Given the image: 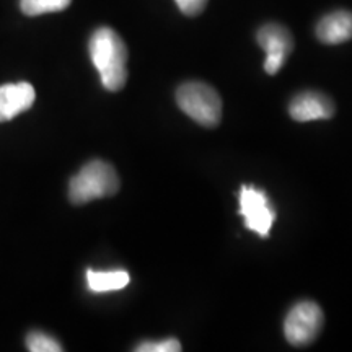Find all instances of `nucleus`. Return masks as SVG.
I'll use <instances>...</instances> for the list:
<instances>
[{"instance_id":"20e7f679","label":"nucleus","mask_w":352,"mask_h":352,"mask_svg":"<svg viewBox=\"0 0 352 352\" xmlns=\"http://www.w3.org/2000/svg\"><path fill=\"white\" fill-rule=\"evenodd\" d=\"M323 323L324 315L318 303L310 300L298 302L285 316V340L297 347L311 344L320 336Z\"/></svg>"},{"instance_id":"f03ea898","label":"nucleus","mask_w":352,"mask_h":352,"mask_svg":"<svg viewBox=\"0 0 352 352\" xmlns=\"http://www.w3.org/2000/svg\"><path fill=\"white\" fill-rule=\"evenodd\" d=\"M118 191L120 176L114 166L104 160L88 162L69 183V199L76 206L114 196Z\"/></svg>"},{"instance_id":"39448f33","label":"nucleus","mask_w":352,"mask_h":352,"mask_svg":"<svg viewBox=\"0 0 352 352\" xmlns=\"http://www.w3.org/2000/svg\"><path fill=\"white\" fill-rule=\"evenodd\" d=\"M240 215L245 219L248 230L266 239L270 236L272 223L276 220V210L270 197L261 189L254 186H241L240 189Z\"/></svg>"},{"instance_id":"f257e3e1","label":"nucleus","mask_w":352,"mask_h":352,"mask_svg":"<svg viewBox=\"0 0 352 352\" xmlns=\"http://www.w3.org/2000/svg\"><path fill=\"white\" fill-rule=\"evenodd\" d=\"M88 51L103 87L109 91L122 90L127 82V47L120 34L101 26L91 34Z\"/></svg>"},{"instance_id":"423d86ee","label":"nucleus","mask_w":352,"mask_h":352,"mask_svg":"<svg viewBox=\"0 0 352 352\" xmlns=\"http://www.w3.org/2000/svg\"><path fill=\"white\" fill-rule=\"evenodd\" d=\"M258 44L266 52L264 70L270 76H276L287 60L294 50V38L285 26L279 23H267L259 28L256 34Z\"/></svg>"},{"instance_id":"6e6552de","label":"nucleus","mask_w":352,"mask_h":352,"mask_svg":"<svg viewBox=\"0 0 352 352\" xmlns=\"http://www.w3.org/2000/svg\"><path fill=\"white\" fill-rule=\"evenodd\" d=\"M34 98L36 94L28 82L0 85V122L12 121L19 114L28 111L33 107Z\"/></svg>"},{"instance_id":"9b49d317","label":"nucleus","mask_w":352,"mask_h":352,"mask_svg":"<svg viewBox=\"0 0 352 352\" xmlns=\"http://www.w3.org/2000/svg\"><path fill=\"white\" fill-rule=\"evenodd\" d=\"M72 0H20V8L25 15L38 16L44 13L63 12Z\"/></svg>"},{"instance_id":"4468645a","label":"nucleus","mask_w":352,"mask_h":352,"mask_svg":"<svg viewBox=\"0 0 352 352\" xmlns=\"http://www.w3.org/2000/svg\"><path fill=\"white\" fill-rule=\"evenodd\" d=\"M176 6H178L179 10L184 15L188 16H196L204 10L206 6H208L209 0H175Z\"/></svg>"},{"instance_id":"9d476101","label":"nucleus","mask_w":352,"mask_h":352,"mask_svg":"<svg viewBox=\"0 0 352 352\" xmlns=\"http://www.w3.org/2000/svg\"><path fill=\"white\" fill-rule=\"evenodd\" d=\"M131 277L126 271H87V284L88 289L95 294L113 292V290H121L129 284Z\"/></svg>"},{"instance_id":"f8f14e48","label":"nucleus","mask_w":352,"mask_h":352,"mask_svg":"<svg viewBox=\"0 0 352 352\" xmlns=\"http://www.w3.org/2000/svg\"><path fill=\"white\" fill-rule=\"evenodd\" d=\"M26 347L32 352H60L63 346L59 341L43 331H32L26 336Z\"/></svg>"},{"instance_id":"0eeeda50","label":"nucleus","mask_w":352,"mask_h":352,"mask_svg":"<svg viewBox=\"0 0 352 352\" xmlns=\"http://www.w3.org/2000/svg\"><path fill=\"white\" fill-rule=\"evenodd\" d=\"M333 100L320 91H303L290 101L289 114L292 120L298 122L331 120L334 116Z\"/></svg>"},{"instance_id":"1a4fd4ad","label":"nucleus","mask_w":352,"mask_h":352,"mask_svg":"<svg viewBox=\"0 0 352 352\" xmlns=\"http://www.w3.org/2000/svg\"><path fill=\"white\" fill-rule=\"evenodd\" d=\"M316 36L324 44H341L352 39V12L328 13L316 25Z\"/></svg>"},{"instance_id":"7ed1b4c3","label":"nucleus","mask_w":352,"mask_h":352,"mask_svg":"<svg viewBox=\"0 0 352 352\" xmlns=\"http://www.w3.org/2000/svg\"><path fill=\"white\" fill-rule=\"evenodd\" d=\"M176 103L192 121L215 127L222 120V100L212 87L204 82H186L176 90Z\"/></svg>"},{"instance_id":"ddd939ff","label":"nucleus","mask_w":352,"mask_h":352,"mask_svg":"<svg viewBox=\"0 0 352 352\" xmlns=\"http://www.w3.org/2000/svg\"><path fill=\"white\" fill-rule=\"evenodd\" d=\"M135 351L138 352H179L182 351V344H179L178 340L170 338V340H165V341L142 342V344L135 347Z\"/></svg>"}]
</instances>
